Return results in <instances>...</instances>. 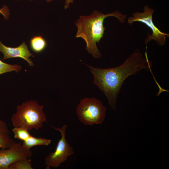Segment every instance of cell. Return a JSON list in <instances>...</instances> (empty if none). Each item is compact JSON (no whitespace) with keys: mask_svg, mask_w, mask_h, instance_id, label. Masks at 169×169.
Segmentation results:
<instances>
[{"mask_svg":"<svg viewBox=\"0 0 169 169\" xmlns=\"http://www.w3.org/2000/svg\"></svg>","mask_w":169,"mask_h":169,"instance_id":"cell-18","label":"cell"},{"mask_svg":"<svg viewBox=\"0 0 169 169\" xmlns=\"http://www.w3.org/2000/svg\"><path fill=\"white\" fill-rule=\"evenodd\" d=\"M50 125L60 132L61 137L58 141L54 151L49 153L45 158V163L46 169H49L50 167H58L61 163L67 160L69 156L74 153L73 149L66 139V125H64L59 128L55 127Z\"/></svg>","mask_w":169,"mask_h":169,"instance_id":"cell-6","label":"cell"},{"mask_svg":"<svg viewBox=\"0 0 169 169\" xmlns=\"http://www.w3.org/2000/svg\"><path fill=\"white\" fill-rule=\"evenodd\" d=\"M16 143L10 136V131L7 124L0 119V148H9Z\"/></svg>","mask_w":169,"mask_h":169,"instance_id":"cell-9","label":"cell"},{"mask_svg":"<svg viewBox=\"0 0 169 169\" xmlns=\"http://www.w3.org/2000/svg\"><path fill=\"white\" fill-rule=\"evenodd\" d=\"M46 1L48 3L50 2L51 1H52V0H46Z\"/></svg>","mask_w":169,"mask_h":169,"instance_id":"cell-17","label":"cell"},{"mask_svg":"<svg viewBox=\"0 0 169 169\" xmlns=\"http://www.w3.org/2000/svg\"><path fill=\"white\" fill-rule=\"evenodd\" d=\"M47 45L46 40L42 36H35L33 37L30 41V47L35 53H39L44 51Z\"/></svg>","mask_w":169,"mask_h":169,"instance_id":"cell-11","label":"cell"},{"mask_svg":"<svg viewBox=\"0 0 169 169\" xmlns=\"http://www.w3.org/2000/svg\"><path fill=\"white\" fill-rule=\"evenodd\" d=\"M145 55V58L136 49L123 64L112 68L101 69L86 65L94 76L93 83L106 97L113 110L116 109L117 97L125 80L143 69L151 70L152 62L148 60L146 52Z\"/></svg>","mask_w":169,"mask_h":169,"instance_id":"cell-1","label":"cell"},{"mask_svg":"<svg viewBox=\"0 0 169 169\" xmlns=\"http://www.w3.org/2000/svg\"><path fill=\"white\" fill-rule=\"evenodd\" d=\"M32 165L30 158L20 159L11 164L9 169H33Z\"/></svg>","mask_w":169,"mask_h":169,"instance_id":"cell-12","label":"cell"},{"mask_svg":"<svg viewBox=\"0 0 169 169\" xmlns=\"http://www.w3.org/2000/svg\"><path fill=\"white\" fill-rule=\"evenodd\" d=\"M74 0H66L65 1V5L64 6V8L66 9L69 7L70 3H73Z\"/></svg>","mask_w":169,"mask_h":169,"instance_id":"cell-16","label":"cell"},{"mask_svg":"<svg viewBox=\"0 0 169 169\" xmlns=\"http://www.w3.org/2000/svg\"><path fill=\"white\" fill-rule=\"evenodd\" d=\"M106 110L102 102L94 97L81 99L76 108L79 120L87 125L102 124L105 118Z\"/></svg>","mask_w":169,"mask_h":169,"instance_id":"cell-4","label":"cell"},{"mask_svg":"<svg viewBox=\"0 0 169 169\" xmlns=\"http://www.w3.org/2000/svg\"><path fill=\"white\" fill-rule=\"evenodd\" d=\"M51 140L42 137H36L31 135L27 140L23 141L22 146L27 149H30L33 147L37 146L49 145Z\"/></svg>","mask_w":169,"mask_h":169,"instance_id":"cell-10","label":"cell"},{"mask_svg":"<svg viewBox=\"0 0 169 169\" xmlns=\"http://www.w3.org/2000/svg\"><path fill=\"white\" fill-rule=\"evenodd\" d=\"M0 52L3 54V60L10 58H20L27 61L30 66H34L33 63L29 58L33 57L34 56L30 52L25 42H23L17 47L13 48L5 46L0 41Z\"/></svg>","mask_w":169,"mask_h":169,"instance_id":"cell-8","label":"cell"},{"mask_svg":"<svg viewBox=\"0 0 169 169\" xmlns=\"http://www.w3.org/2000/svg\"><path fill=\"white\" fill-rule=\"evenodd\" d=\"M144 8L143 12L134 13L132 16L128 18L127 23L131 25L134 22H139L146 25L151 29L152 33L151 35L147 33L145 40V44L147 45L149 41L154 40L158 44L162 46L166 44V37H169V34L161 32L154 25L152 19L154 9L150 8L147 5L145 6Z\"/></svg>","mask_w":169,"mask_h":169,"instance_id":"cell-5","label":"cell"},{"mask_svg":"<svg viewBox=\"0 0 169 169\" xmlns=\"http://www.w3.org/2000/svg\"><path fill=\"white\" fill-rule=\"evenodd\" d=\"M0 13L2 14L5 19H7L9 15V9L7 6L4 5L3 7L0 9Z\"/></svg>","mask_w":169,"mask_h":169,"instance_id":"cell-15","label":"cell"},{"mask_svg":"<svg viewBox=\"0 0 169 169\" xmlns=\"http://www.w3.org/2000/svg\"><path fill=\"white\" fill-rule=\"evenodd\" d=\"M21 69L22 67L20 65L9 64L3 62L0 59V75L13 71L18 72Z\"/></svg>","mask_w":169,"mask_h":169,"instance_id":"cell-14","label":"cell"},{"mask_svg":"<svg viewBox=\"0 0 169 169\" xmlns=\"http://www.w3.org/2000/svg\"><path fill=\"white\" fill-rule=\"evenodd\" d=\"M110 16L115 17L122 23L125 22L126 18V15L117 10L106 14L95 11L90 15L80 16L77 21L75 22L78 29L75 37L81 38L85 40L86 50L95 58L102 57L97 47L96 43L99 44L100 41L103 37L106 29L103 25L104 19Z\"/></svg>","mask_w":169,"mask_h":169,"instance_id":"cell-2","label":"cell"},{"mask_svg":"<svg viewBox=\"0 0 169 169\" xmlns=\"http://www.w3.org/2000/svg\"><path fill=\"white\" fill-rule=\"evenodd\" d=\"M43 108L42 105L34 100L27 101L17 106L16 113L11 118L13 126L22 127L28 131L41 128L46 121Z\"/></svg>","mask_w":169,"mask_h":169,"instance_id":"cell-3","label":"cell"},{"mask_svg":"<svg viewBox=\"0 0 169 169\" xmlns=\"http://www.w3.org/2000/svg\"><path fill=\"white\" fill-rule=\"evenodd\" d=\"M32 156L30 149L23 147L21 142L16 143L13 146L0 150V169H9L14 162L22 159L30 158Z\"/></svg>","mask_w":169,"mask_h":169,"instance_id":"cell-7","label":"cell"},{"mask_svg":"<svg viewBox=\"0 0 169 169\" xmlns=\"http://www.w3.org/2000/svg\"><path fill=\"white\" fill-rule=\"evenodd\" d=\"M12 131L14 134L15 138L23 141L27 140L31 135L29 131L22 127H14Z\"/></svg>","mask_w":169,"mask_h":169,"instance_id":"cell-13","label":"cell"}]
</instances>
